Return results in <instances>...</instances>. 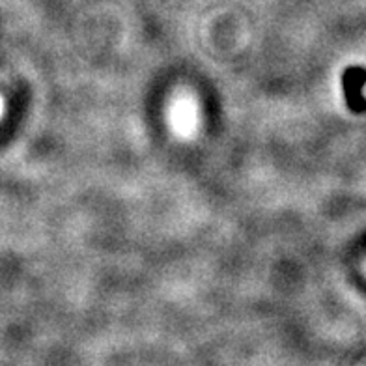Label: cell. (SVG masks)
<instances>
[{"mask_svg":"<svg viewBox=\"0 0 366 366\" xmlns=\"http://www.w3.org/2000/svg\"><path fill=\"white\" fill-rule=\"evenodd\" d=\"M362 86H365V71L361 68H353L347 71L346 79H344V90H346V95L353 92V95L350 98V105L357 110H361L362 107Z\"/></svg>","mask_w":366,"mask_h":366,"instance_id":"obj_2","label":"cell"},{"mask_svg":"<svg viewBox=\"0 0 366 366\" xmlns=\"http://www.w3.org/2000/svg\"><path fill=\"white\" fill-rule=\"evenodd\" d=\"M170 118H172L174 127L178 129L179 133L187 135L197 125V109H194V105L189 99H183V101H178V103L174 105Z\"/></svg>","mask_w":366,"mask_h":366,"instance_id":"obj_1","label":"cell"},{"mask_svg":"<svg viewBox=\"0 0 366 366\" xmlns=\"http://www.w3.org/2000/svg\"><path fill=\"white\" fill-rule=\"evenodd\" d=\"M0 110H2V101H0Z\"/></svg>","mask_w":366,"mask_h":366,"instance_id":"obj_3","label":"cell"}]
</instances>
